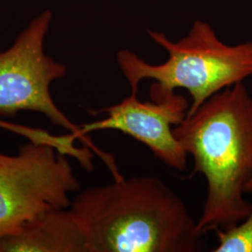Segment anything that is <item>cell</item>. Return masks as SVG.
Here are the masks:
<instances>
[{"label":"cell","mask_w":252,"mask_h":252,"mask_svg":"<svg viewBox=\"0 0 252 252\" xmlns=\"http://www.w3.org/2000/svg\"><path fill=\"white\" fill-rule=\"evenodd\" d=\"M69 209L85 238L86 252H196V221L180 195L156 177L114 180L89 188Z\"/></svg>","instance_id":"6da1fadb"},{"label":"cell","mask_w":252,"mask_h":252,"mask_svg":"<svg viewBox=\"0 0 252 252\" xmlns=\"http://www.w3.org/2000/svg\"><path fill=\"white\" fill-rule=\"evenodd\" d=\"M173 133L192 157L191 174L207 180L199 233L237 225L252 209L244 198L252 177V96L243 81L208 98Z\"/></svg>","instance_id":"7a4b0ae2"},{"label":"cell","mask_w":252,"mask_h":252,"mask_svg":"<svg viewBox=\"0 0 252 252\" xmlns=\"http://www.w3.org/2000/svg\"><path fill=\"white\" fill-rule=\"evenodd\" d=\"M153 41L168 53L164 63L152 64L129 50L117 54L121 71L137 93L140 81L154 80L151 91L189 92L193 113L208 98L252 76V41L237 45L223 43L207 23L197 21L188 36L173 42L163 33L149 31Z\"/></svg>","instance_id":"3957f363"},{"label":"cell","mask_w":252,"mask_h":252,"mask_svg":"<svg viewBox=\"0 0 252 252\" xmlns=\"http://www.w3.org/2000/svg\"><path fill=\"white\" fill-rule=\"evenodd\" d=\"M75 140L70 133L37 135L16 155L0 153V237L49 210L70 207L69 193L80 189V182L67 157L93 169L90 151L74 147Z\"/></svg>","instance_id":"277c9868"},{"label":"cell","mask_w":252,"mask_h":252,"mask_svg":"<svg viewBox=\"0 0 252 252\" xmlns=\"http://www.w3.org/2000/svg\"><path fill=\"white\" fill-rule=\"evenodd\" d=\"M52 18L50 10L42 12L8 50L0 52V117H13L23 110L40 113L87 145L98 154L109 171L115 173L118 166L113 156L102 152L83 135L81 127L66 117L52 96V82L63 78L67 71L64 64L56 62L44 51Z\"/></svg>","instance_id":"5b68a950"},{"label":"cell","mask_w":252,"mask_h":252,"mask_svg":"<svg viewBox=\"0 0 252 252\" xmlns=\"http://www.w3.org/2000/svg\"><path fill=\"white\" fill-rule=\"evenodd\" d=\"M150 96L151 100L141 102L137 93H131L116 105L98 110L88 109L91 114H104L105 118L80 126L81 132L87 135L94 131H120L148 147L168 167L183 171L188 154L174 135L173 128L187 117L189 101L175 92L150 90Z\"/></svg>","instance_id":"8992f818"},{"label":"cell","mask_w":252,"mask_h":252,"mask_svg":"<svg viewBox=\"0 0 252 252\" xmlns=\"http://www.w3.org/2000/svg\"><path fill=\"white\" fill-rule=\"evenodd\" d=\"M0 252H86V243L67 207L44 212L0 237Z\"/></svg>","instance_id":"52a82bcc"},{"label":"cell","mask_w":252,"mask_h":252,"mask_svg":"<svg viewBox=\"0 0 252 252\" xmlns=\"http://www.w3.org/2000/svg\"><path fill=\"white\" fill-rule=\"evenodd\" d=\"M218 245L213 252H252V209L237 225L217 230Z\"/></svg>","instance_id":"ba28073f"},{"label":"cell","mask_w":252,"mask_h":252,"mask_svg":"<svg viewBox=\"0 0 252 252\" xmlns=\"http://www.w3.org/2000/svg\"><path fill=\"white\" fill-rule=\"evenodd\" d=\"M252 177L251 180L248 181V183L246 184L245 187V193H252Z\"/></svg>","instance_id":"9c48e42d"}]
</instances>
